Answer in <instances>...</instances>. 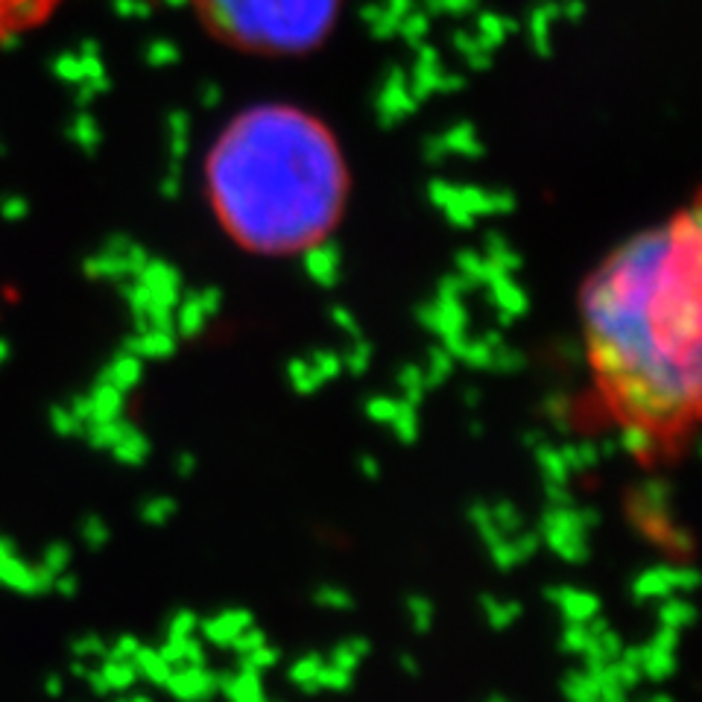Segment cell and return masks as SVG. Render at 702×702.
I'll list each match as a JSON object with an SVG mask.
<instances>
[{
    "mask_svg": "<svg viewBox=\"0 0 702 702\" xmlns=\"http://www.w3.org/2000/svg\"><path fill=\"white\" fill-rule=\"evenodd\" d=\"M585 346L624 422L673 430L700 398V223L685 211L638 234L588 281Z\"/></svg>",
    "mask_w": 702,
    "mask_h": 702,
    "instance_id": "cell-1",
    "label": "cell"
},
{
    "mask_svg": "<svg viewBox=\"0 0 702 702\" xmlns=\"http://www.w3.org/2000/svg\"><path fill=\"white\" fill-rule=\"evenodd\" d=\"M346 185L331 132L293 106L246 109L208 156L214 214L237 243L261 255L316 249L340 220Z\"/></svg>",
    "mask_w": 702,
    "mask_h": 702,
    "instance_id": "cell-2",
    "label": "cell"
},
{
    "mask_svg": "<svg viewBox=\"0 0 702 702\" xmlns=\"http://www.w3.org/2000/svg\"><path fill=\"white\" fill-rule=\"evenodd\" d=\"M208 24L258 53H305L331 33L340 0H196Z\"/></svg>",
    "mask_w": 702,
    "mask_h": 702,
    "instance_id": "cell-3",
    "label": "cell"
},
{
    "mask_svg": "<svg viewBox=\"0 0 702 702\" xmlns=\"http://www.w3.org/2000/svg\"><path fill=\"white\" fill-rule=\"evenodd\" d=\"M697 585V574L685 565L679 568H667V565H656L641 571L632 580V594L638 600H664L676 591H691Z\"/></svg>",
    "mask_w": 702,
    "mask_h": 702,
    "instance_id": "cell-4",
    "label": "cell"
},
{
    "mask_svg": "<svg viewBox=\"0 0 702 702\" xmlns=\"http://www.w3.org/2000/svg\"><path fill=\"white\" fill-rule=\"evenodd\" d=\"M164 688L176 702H208L217 694V673L205 664H182L173 667Z\"/></svg>",
    "mask_w": 702,
    "mask_h": 702,
    "instance_id": "cell-5",
    "label": "cell"
},
{
    "mask_svg": "<svg viewBox=\"0 0 702 702\" xmlns=\"http://www.w3.org/2000/svg\"><path fill=\"white\" fill-rule=\"evenodd\" d=\"M0 585L21 591V594H44V591H53V577L41 565L24 562L18 550H12V553H0Z\"/></svg>",
    "mask_w": 702,
    "mask_h": 702,
    "instance_id": "cell-6",
    "label": "cell"
},
{
    "mask_svg": "<svg viewBox=\"0 0 702 702\" xmlns=\"http://www.w3.org/2000/svg\"><path fill=\"white\" fill-rule=\"evenodd\" d=\"M547 600L568 624H588L600 615V597L594 591H585V588L553 585V588H547Z\"/></svg>",
    "mask_w": 702,
    "mask_h": 702,
    "instance_id": "cell-7",
    "label": "cell"
},
{
    "mask_svg": "<svg viewBox=\"0 0 702 702\" xmlns=\"http://www.w3.org/2000/svg\"><path fill=\"white\" fill-rule=\"evenodd\" d=\"M252 626V615L246 609H226V612H217L211 618H199V632L205 641L217 644V647H232V641Z\"/></svg>",
    "mask_w": 702,
    "mask_h": 702,
    "instance_id": "cell-8",
    "label": "cell"
},
{
    "mask_svg": "<svg viewBox=\"0 0 702 702\" xmlns=\"http://www.w3.org/2000/svg\"><path fill=\"white\" fill-rule=\"evenodd\" d=\"M217 691L229 702H264V682L261 673L252 670H229V673H217Z\"/></svg>",
    "mask_w": 702,
    "mask_h": 702,
    "instance_id": "cell-9",
    "label": "cell"
},
{
    "mask_svg": "<svg viewBox=\"0 0 702 702\" xmlns=\"http://www.w3.org/2000/svg\"><path fill=\"white\" fill-rule=\"evenodd\" d=\"M53 0H0V39L36 24Z\"/></svg>",
    "mask_w": 702,
    "mask_h": 702,
    "instance_id": "cell-10",
    "label": "cell"
},
{
    "mask_svg": "<svg viewBox=\"0 0 702 702\" xmlns=\"http://www.w3.org/2000/svg\"><path fill=\"white\" fill-rule=\"evenodd\" d=\"M638 670H641V679H650V682H664L673 676L676 670V653L673 650H664L656 644H641L638 647Z\"/></svg>",
    "mask_w": 702,
    "mask_h": 702,
    "instance_id": "cell-11",
    "label": "cell"
},
{
    "mask_svg": "<svg viewBox=\"0 0 702 702\" xmlns=\"http://www.w3.org/2000/svg\"><path fill=\"white\" fill-rule=\"evenodd\" d=\"M542 545H547L553 556H559L568 565H580L591 553L588 536L583 533H542Z\"/></svg>",
    "mask_w": 702,
    "mask_h": 702,
    "instance_id": "cell-12",
    "label": "cell"
},
{
    "mask_svg": "<svg viewBox=\"0 0 702 702\" xmlns=\"http://www.w3.org/2000/svg\"><path fill=\"white\" fill-rule=\"evenodd\" d=\"M132 664H135V670H138V679H147V682L156 685V688H164V682H167L170 673H173V664L161 656V650H158V647H147V644L138 647V653L132 656Z\"/></svg>",
    "mask_w": 702,
    "mask_h": 702,
    "instance_id": "cell-13",
    "label": "cell"
},
{
    "mask_svg": "<svg viewBox=\"0 0 702 702\" xmlns=\"http://www.w3.org/2000/svg\"><path fill=\"white\" fill-rule=\"evenodd\" d=\"M618 451H624L629 457H647L656 451V433L647 428V425H638V422H624V428L615 439Z\"/></svg>",
    "mask_w": 702,
    "mask_h": 702,
    "instance_id": "cell-14",
    "label": "cell"
},
{
    "mask_svg": "<svg viewBox=\"0 0 702 702\" xmlns=\"http://www.w3.org/2000/svg\"><path fill=\"white\" fill-rule=\"evenodd\" d=\"M112 457H115L117 463H123V466H141L150 457V439L141 430H135L129 425V430L112 445Z\"/></svg>",
    "mask_w": 702,
    "mask_h": 702,
    "instance_id": "cell-15",
    "label": "cell"
},
{
    "mask_svg": "<svg viewBox=\"0 0 702 702\" xmlns=\"http://www.w3.org/2000/svg\"><path fill=\"white\" fill-rule=\"evenodd\" d=\"M158 650H161V656L173 667L205 664V644L199 641V635H191V638H167Z\"/></svg>",
    "mask_w": 702,
    "mask_h": 702,
    "instance_id": "cell-16",
    "label": "cell"
},
{
    "mask_svg": "<svg viewBox=\"0 0 702 702\" xmlns=\"http://www.w3.org/2000/svg\"><path fill=\"white\" fill-rule=\"evenodd\" d=\"M88 404H91V422H109L123 416V392L112 384H103L88 398Z\"/></svg>",
    "mask_w": 702,
    "mask_h": 702,
    "instance_id": "cell-17",
    "label": "cell"
},
{
    "mask_svg": "<svg viewBox=\"0 0 702 702\" xmlns=\"http://www.w3.org/2000/svg\"><path fill=\"white\" fill-rule=\"evenodd\" d=\"M480 606H483V618H486V624L492 626V629H498V632L509 629V626L521 618V603H515V600L483 597V600H480Z\"/></svg>",
    "mask_w": 702,
    "mask_h": 702,
    "instance_id": "cell-18",
    "label": "cell"
},
{
    "mask_svg": "<svg viewBox=\"0 0 702 702\" xmlns=\"http://www.w3.org/2000/svg\"><path fill=\"white\" fill-rule=\"evenodd\" d=\"M97 670H100V676H103V682H106L109 694H115V691H129V688L138 682V670H135V664L126 662V659H109V656H106Z\"/></svg>",
    "mask_w": 702,
    "mask_h": 702,
    "instance_id": "cell-19",
    "label": "cell"
},
{
    "mask_svg": "<svg viewBox=\"0 0 702 702\" xmlns=\"http://www.w3.org/2000/svg\"><path fill=\"white\" fill-rule=\"evenodd\" d=\"M533 454H536V463H539V468H542L545 483H568V480H571V468H568V463H565V457H562V448H559V445H550V442H545V445H542V448H536Z\"/></svg>",
    "mask_w": 702,
    "mask_h": 702,
    "instance_id": "cell-20",
    "label": "cell"
},
{
    "mask_svg": "<svg viewBox=\"0 0 702 702\" xmlns=\"http://www.w3.org/2000/svg\"><path fill=\"white\" fill-rule=\"evenodd\" d=\"M369 650H372V647H369V641H366V638H357V635H354V638H346V641H340V644H337V647H334V650L328 653V662L337 664V667H343V670H351V673H354V670L360 667V662H363V659L369 656Z\"/></svg>",
    "mask_w": 702,
    "mask_h": 702,
    "instance_id": "cell-21",
    "label": "cell"
},
{
    "mask_svg": "<svg viewBox=\"0 0 702 702\" xmlns=\"http://www.w3.org/2000/svg\"><path fill=\"white\" fill-rule=\"evenodd\" d=\"M562 448V457L571 468V474H580V471H594L600 466V445H591V442H571V445H559Z\"/></svg>",
    "mask_w": 702,
    "mask_h": 702,
    "instance_id": "cell-22",
    "label": "cell"
},
{
    "mask_svg": "<svg viewBox=\"0 0 702 702\" xmlns=\"http://www.w3.org/2000/svg\"><path fill=\"white\" fill-rule=\"evenodd\" d=\"M129 430V422L120 419H109V422H88L85 425V436L91 442V448H100V451H112L117 439Z\"/></svg>",
    "mask_w": 702,
    "mask_h": 702,
    "instance_id": "cell-23",
    "label": "cell"
},
{
    "mask_svg": "<svg viewBox=\"0 0 702 702\" xmlns=\"http://www.w3.org/2000/svg\"><path fill=\"white\" fill-rule=\"evenodd\" d=\"M325 659L322 656H302L290 664V682L299 691H319V670H322Z\"/></svg>",
    "mask_w": 702,
    "mask_h": 702,
    "instance_id": "cell-24",
    "label": "cell"
},
{
    "mask_svg": "<svg viewBox=\"0 0 702 702\" xmlns=\"http://www.w3.org/2000/svg\"><path fill=\"white\" fill-rule=\"evenodd\" d=\"M562 694L568 702H588L597 700V682L588 670H574L562 679Z\"/></svg>",
    "mask_w": 702,
    "mask_h": 702,
    "instance_id": "cell-25",
    "label": "cell"
},
{
    "mask_svg": "<svg viewBox=\"0 0 702 702\" xmlns=\"http://www.w3.org/2000/svg\"><path fill=\"white\" fill-rule=\"evenodd\" d=\"M392 433L404 442V445H413L416 439H419V416H416V404H410V401H404L401 398V404H398V413H395V419L390 422Z\"/></svg>",
    "mask_w": 702,
    "mask_h": 702,
    "instance_id": "cell-26",
    "label": "cell"
},
{
    "mask_svg": "<svg viewBox=\"0 0 702 702\" xmlns=\"http://www.w3.org/2000/svg\"><path fill=\"white\" fill-rule=\"evenodd\" d=\"M691 618H694V609L688 600H664L662 609H659V624L676 629V632H685Z\"/></svg>",
    "mask_w": 702,
    "mask_h": 702,
    "instance_id": "cell-27",
    "label": "cell"
},
{
    "mask_svg": "<svg viewBox=\"0 0 702 702\" xmlns=\"http://www.w3.org/2000/svg\"><path fill=\"white\" fill-rule=\"evenodd\" d=\"M71 559H74V553H71V547L65 545V542H50V545L44 547V553H41L39 565L56 580L59 574L71 571Z\"/></svg>",
    "mask_w": 702,
    "mask_h": 702,
    "instance_id": "cell-28",
    "label": "cell"
},
{
    "mask_svg": "<svg viewBox=\"0 0 702 702\" xmlns=\"http://www.w3.org/2000/svg\"><path fill=\"white\" fill-rule=\"evenodd\" d=\"M468 521H471V527H474V533L486 542V545H492V542H498L504 533L495 527V521H492V509H489V504H471V509H468Z\"/></svg>",
    "mask_w": 702,
    "mask_h": 702,
    "instance_id": "cell-29",
    "label": "cell"
},
{
    "mask_svg": "<svg viewBox=\"0 0 702 702\" xmlns=\"http://www.w3.org/2000/svg\"><path fill=\"white\" fill-rule=\"evenodd\" d=\"M489 509H492V521H495V527H498L504 536H515L518 530H524V515H521V509L515 507L512 501L489 504Z\"/></svg>",
    "mask_w": 702,
    "mask_h": 702,
    "instance_id": "cell-30",
    "label": "cell"
},
{
    "mask_svg": "<svg viewBox=\"0 0 702 702\" xmlns=\"http://www.w3.org/2000/svg\"><path fill=\"white\" fill-rule=\"evenodd\" d=\"M138 378H141V363H138L135 357H120L115 366L109 369L106 384H112V387H117L120 392H126L129 387L138 384Z\"/></svg>",
    "mask_w": 702,
    "mask_h": 702,
    "instance_id": "cell-31",
    "label": "cell"
},
{
    "mask_svg": "<svg viewBox=\"0 0 702 702\" xmlns=\"http://www.w3.org/2000/svg\"><path fill=\"white\" fill-rule=\"evenodd\" d=\"M313 603L319 609H331V612H349L351 606H354L351 594L346 588H340V585H319L313 591Z\"/></svg>",
    "mask_w": 702,
    "mask_h": 702,
    "instance_id": "cell-32",
    "label": "cell"
},
{
    "mask_svg": "<svg viewBox=\"0 0 702 702\" xmlns=\"http://www.w3.org/2000/svg\"><path fill=\"white\" fill-rule=\"evenodd\" d=\"M486 547H489V556H492L495 568H501V571H512V568L524 565V556L518 553V545H515L512 536H501L498 542Z\"/></svg>",
    "mask_w": 702,
    "mask_h": 702,
    "instance_id": "cell-33",
    "label": "cell"
},
{
    "mask_svg": "<svg viewBox=\"0 0 702 702\" xmlns=\"http://www.w3.org/2000/svg\"><path fill=\"white\" fill-rule=\"evenodd\" d=\"M290 381H293V387H296V392H302V395H311L319 384H322V375L316 372V366L313 363H305V360H293L290 363Z\"/></svg>",
    "mask_w": 702,
    "mask_h": 702,
    "instance_id": "cell-34",
    "label": "cell"
},
{
    "mask_svg": "<svg viewBox=\"0 0 702 702\" xmlns=\"http://www.w3.org/2000/svg\"><path fill=\"white\" fill-rule=\"evenodd\" d=\"M106 650H109V644H106L100 635H94V632L79 635L77 641L71 644L74 659H82V662H91V664H94V659H106Z\"/></svg>",
    "mask_w": 702,
    "mask_h": 702,
    "instance_id": "cell-35",
    "label": "cell"
},
{
    "mask_svg": "<svg viewBox=\"0 0 702 702\" xmlns=\"http://www.w3.org/2000/svg\"><path fill=\"white\" fill-rule=\"evenodd\" d=\"M173 515H176V501H173V498H164V495H156V498L144 501V507H141V518H144L147 524H156V527L167 524Z\"/></svg>",
    "mask_w": 702,
    "mask_h": 702,
    "instance_id": "cell-36",
    "label": "cell"
},
{
    "mask_svg": "<svg viewBox=\"0 0 702 702\" xmlns=\"http://www.w3.org/2000/svg\"><path fill=\"white\" fill-rule=\"evenodd\" d=\"M407 618H410L416 632H428L433 626V603L428 597H419V594L407 597Z\"/></svg>",
    "mask_w": 702,
    "mask_h": 702,
    "instance_id": "cell-37",
    "label": "cell"
},
{
    "mask_svg": "<svg viewBox=\"0 0 702 702\" xmlns=\"http://www.w3.org/2000/svg\"><path fill=\"white\" fill-rule=\"evenodd\" d=\"M351 676H354L351 670H343L325 659L322 670H319V691H346L351 685Z\"/></svg>",
    "mask_w": 702,
    "mask_h": 702,
    "instance_id": "cell-38",
    "label": "cell"
},
{
    "mask_svg": "<svg viewBox=\"0 0 702 702\" xmlns=\"http://www.w3.org/2000/svg\"><path fill=\"white\" fill-rule=\"evenodd\" d=\"M237 659H240V667H243V670L264 673V670H270V667L278 662V650H275V647H270V644H261V647H255L252 653H246V656H237Z\"/></svg>",
    "mask_w": 702,
    "mask_h": 702,
    "instance_id": "cell-39",
    "label": "cell"
},
{
    "mask_svg": "<svg viewBox=\"0 0 702 702\" xmlns=\"http://www.w3.org/2000/svg\"><path fill=\"white\" fill-rule=\"evenodd\" d=\"M196 632H199V615L191 609H179L167 621V638H191Z\"/></svg>",
    "mask_w": 702,
    "mask_h": 702,
    "instance_id": "cell-40",
    "label": "cell"
},
{
    "mask_svg": "<svg viewBox=\"0 0 702 702\" xmlns=\"http://www.w3.org/2000/svg\"><path fill=\"white\" fill-rule=\"evenodd\" d=\"M79 536H82V542L88 547H103L109 542V524H106L100 515H88V518L82 521Z\"/></svg>",
    "mask_w": 702,
    "mask_h": 702,
    "instance_id": "cell-41",
    "label": "cell"
},
{
    "mask_svg": "<svg viewBox=\"0 0 702 702\" xmlns=\"http://www.w3.org/2000/svg\"><path fill=\"white\" fill-rule=\"evenodd\" d=\"M591 641V629L588 624H568L562 632V647L571 653V656H583L585 647Z\"/></svg>",
    "mask_w": 702,
    "mask_h": 702,
    "instance_id": "cell-42",
    "label": "cell"
},
{
    "mask_svg": "<svg viewBox=\"0 0 702 702\" xmlns=\"http://www.w3.org/2000/svg\"><path fill=\"white\" fill-rule=\"evenodd\" d=\"M398 404H401V398H387V395H381V398H372V401L366 404V413H369L372 422L390 425L392 419H395V413H398Z\"/></svg>",
    "mask_w": 702,
    "mask_h": 702,
    "instance_id": "cell-43",
    "label": "cell"
},
{
    "mask_svg": "<svg viewBox=\"0 0 702 702\" xmlns=\"http://www.w3.org/2000/svg\"><path fill=\"white\" fill-rule=\"evenodd\" d=\"M50 425H53V430H56L59 436H77V433L85 430V425L74 416L71 407H68V410H65V407H56V410L50 413Z\"/></svg>",
    "mask_w": 702,
    "mask_h": 702,
    "instance_id": "cell-44",
    "label": "cell"
},
{
    "mask_svg": "<svg viewBox=\"0 0 702 702\" xmlns=\"http://www.w3.org/2000/svg\"><path fill=\"white\" fill-rule=\"evenodd\" d=\"M425 387H428V381H425V372H419V369H404V375H401V390H404V401H410V404H419V398L425 395Z\"/></svg>",
    "mask_w": 702,
    "mask_h": 702,
    "instance_id": "cell-45",
    "label": "cell"
},
{
    "mask_svg": "<svg viewBox=\"0 0 702 702\" xmlns=\"http://www.w3.org/2000/svg\"><path fill=\"white\" fill-rule=\"evenodd\" d=\"M261 644H267V635H264L258 626L252 624L249 629H243V632L234 638L229 650H234L237 656H246V653H252V650H255V647H261Z\"/></svg>",
    "mask_w": 702,
    "mask_h": 702,
    "instance_id": "cell-46",
    "label": "cell"
},
{
    "mask_svg": "<svg viewBox=\"0 0 702 702\" xmlns=\"http://www.w3.org/2000/svg\"><path fill=\"white\" fill-rule=\"evenodd\" d=\"M138 647H141V641H138L135 635H120L115 644L106 650V656H109V659H126V662H132V656L138 653Z\"/></svg>",
    "mask_w": 702,
    "mask_h": 702,
    "instance_id": "cell-47",
    "label": "cell"
},
{
    "mask_svg": "<svg viewBox=\"0 0 702 702\" xmlns=\"http://www.w3.org/2000/svg\"><path fill=\"white\" fill-rule=\"evenodd\" d=\"M679 638H682V632H676V629H667V626H659V632L650 638V644H656V647H664V650H673V653H676V647H679Z\"/></svg>",
    "mask_w": 702,
    "mask_h": 702,
    "instance_id": "cell-48",
    "label": "cell"
},
{
    "mask_svg": "<svg viewBox=\"0 0 702 702\" xmlns=\"http://www.w3.org/2000/svg\"><path fill=\"white\" fill-rule=\"evenodd\" d=\"M547 501L550 504H571V495H568V483H545Z\"/></svg>",
    "mask_w": 702,
    "mask_h": 702,
    "instance_id": "cell-49",
    "label": "cell"
},
{
    "mask_svg": "<svg viewBox=\"0 0 702 702\" xmlns=\"http://www.w3.org/2000/svg\"><path fill=\"white\" fill-rule=\"evenodd\" d=\"M53 591H59V594H77V577H74L71 571L59 574V577L53 580Z\"/></svg>",
    "mask_w": 702,
    "mask_h": 702,
    "instance_id": "cell-50",
    "label": "cell"
},
{
    "mask_svg": "<svg viewBox=\"0 0 702 702\" xmlns=\"http://www.w3.org/2000/svg\"><path fill=\"white\" fill-rule=\"evenodd\" d=\"M62 688H65V682H62V676H56V673H50V676L44 679V691H47L50 697H59V694H62Z\"/></svg>",
    "mask_w": 702,
    "mask_h": 702,
    "instance_id": "cell-51",
    "label": "cell"
},
{
    "mask_svg": "<svg viewBox=\"0 0 702 702\" xmlns=\"http://www.w3.org/2000/svg\"><path fill=\"white\" fill-rule=\"evenodd\" d=\"M194 468H196V460L191 457V454H179V460H176V471H179V477L194 474Z\"/></svg>",
    "mask_w": 702,
    "mask_h": 702,
    "instance_id": "cell-52",
    "label": "cell"
},
{
    "mask_svg": "<svg viewBox=\"0 0 702 702\" xmlns=\"http://www.w3.org/2000/svg\"><path fill=\"white\" fill-rule=\"evenodd\" d=\"M366 349L360 346V349H354V354H349V366H351V372H363V366H366Z\"/></svg>",
    "mask_w": 702,
    "mask_h": 702,
    "instance_id": "cell-53",
    "label": "cell"
},
{
    "mask_svg": "<svg viewBox=\"0 0 702 702\" xmlns=\"http://www.w3.org/2000/svg\"><path fill=\"white\" fill-rule=\"evenodd\" d=\"M360 468H363V474H366V477H378L381 463H378L375 457H363V460H360Z\"/></svg>",
    "mask_w": 702,
    "mask_h": 702,
    "instance_id": "cell-54",
    "label": "cell"
},
{
    "mask_svg": "<svg viewBox=\"0 0 702 702\" xmlns=\"http://www.w3.org/2000/svg\"><path fill=\"white\" fill-rule=\"evenodd\" d=\"M524 442H527V448H533V451H536V448H542V445H545L547 439H545V433H536V430H533V433H527V436H524Z\"/></svg>",
    "mask_w": 702,
    "mask_h": 702,
    "instance_id": "cell-55",
    "label": "cell"
},
{
    "mask_svg": "<svg viewBox=\"0 0 702 702\" xmlns=\"http://www.w3.org/2000/svg\"><path fill=\"white\" fill-rule=\"evenodd\" d=\"M401 667H404L407 673H413V676L419 673V664H416V662H413V659H410V653H407V656H401Z\"/></svg>",
    "mask_w": 702,
    "mask_h": 702,
    "instance_id": "cell-56",
    "label": "cell"
},
{
    "mask_svg": "<svg viewBox=\"0 0 702 702\" xmlns=\"http://www.w3.org/2000/svg\"><path fill=\"white\" fill-rule=\"evenodd\" d=\"M120 702H150L147 697H129V700H120Z\"/></svg>",
    "mask_w": 702,
    "mask_h": 702,
    "instance_id": "cell-57",
    "label": "cell"
},
{
    "mask_svg": "<svg viewBox=\"0 0 702 702\" xmlns=\"http://www.w3.org/2000/svg\"><path fill=\"white\" fill-rule=\"evenodd\" d=\"M489 702H509V700H504V697H492V700H489Z\"/></svg>",
    "mask_w": 702,
    "mask_h": 702,
    "instance_id": "cell-58",
    "label": "cell"
},
{
    "mask_svg": "<svg viewBox=\"0 0 702 702\" xmlns=\"http://www.w3.org/2000/svg\"><path fill=\"white\" fill-rule=\"evenodd\" d=\"M588 702H603V700H600V697H597V700H588Z\"/></svg>",
    "mask_w": 702,
    "mask_h": 702,
    "instance_id": "cell-59",
    "label": "cell"
},
{
    "mask_svg": "<svg viewBox=\"0 0 702 702\" xmlns=\"http://www.w3.org/2000/svg\"><path fill=\"white\" fill-rule=\"evenodd\" d=\"M644 702H653V700H644Z\"/></svg>",
    "mask_w": 702,
    "mask_h": 702,
    "instance_id": "cell-60",
    "label": "cell"
},
{
    "mask_svg": "<svg viewBox=\"0 0 702 702\" xmlns=\"http://www.w3.org/2000/svg\"><path fill=\"white\" fill-rule=\"evenodd\" d=\"M264 702H270V700H264Z\"/></svg>",
    "mask_w": 702,
    "mask_h": 702,
    "instance_id": "cell-61",
    "label": "cell"
}]
</instances>
